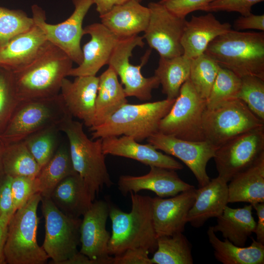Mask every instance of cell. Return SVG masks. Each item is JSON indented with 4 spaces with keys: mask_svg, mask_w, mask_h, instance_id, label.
I'll return each mask as SVG.
<instances>
[{
    "mask_svg": "<svg viewBox=\"0 0 264 264\" xmlns=\"http://www.w3.org/2000/svg\"><path fill=\"white\" fill-rule=\"evenodd\" d=\"M73 63L63 51L47 41L33 59L11 70L19 102L59 94L62 81L68 76Z\"/></svg>",
    "mask_w": 264,
    "mask_h": 264,
    "instance_id": "obj_1",
    "label": "cell"
},
{
    "mask_svg": "<svg viewBox=\"0 0 264 264\" xmlns=\"http://www.w3.org/2000/svg\"><path fill=\"white\" fill-rule=\"evenodd\" d=\"M132 208L124 212L109 203L111 234L108 244L110 256L120 254L129 248L143 247L150 253L157 248V239L152 214V198L130 193Z\"/></svg>",
    "mask_w": 264,
    "mask_h": 264,
    "instance_id": "obj_2",
    "label": "cell"
},
{
    "mask_svg": "<svg viewBox=\"0 0 264 264\" xmlns=\"http://www.w3.org/2000/svg\"><path fill=\"white\" fill-rule=\"evenodd\" d=\"M221 67L240 77L253 75L264 79V33L233 29L216 37L204 52Z\"/></svg>",
    "mask_w": 264,
    "mask_h": 264,
    "instance_id": "obj_3",
    "label": "cell"
},
{
    "mask_svg": "<svg viewBox=\"0 0 264 264\" xmlns=\"http://www.w3.org/2000/svg\"><path fill=\"white\" fill-rule=\"evenodd\" d=\"M59 128L67 138L73 168L86 183L94 200L102 188L113 185L105 162L102 139L88 138L83 130V124L74 120L71 115L66 117Z\"/></svg>",
    "mask_w": 264,
    "mask_h": 264,
    "instance_id": "obj_4",
    "label": "cell"
},
{
    "mask_svg": "<svg viewBox=\"0 0 264 264\" xmlns=\"http://www.w3.org/2000/svg\"><path fill=\"white\" fill-rule=\"evenodd\" d=\"M175 100L125 104L105 122L89 128L92 139L126 135L137 142L147 139L158 132L160 120L169 112Z\"/></svg>",
    "mask_w": 264,
    "mask_h": 264,
    "instance_id": "obj_5",
    "label": "cell"
},
{
    "mask_svg": "<svg viewBox=\"0 0 264 264\" xmlns=\"http://www.w3.org/2000/svg\"><path fill=\"white\" fill-rule=\"evenodd\" d=\"M42 196L34 194L10 218L4 246L6 264H44L48 256L37 241V208Z\"/></svg>",
    "mask_w": 264,
    "mask_h": 264,
    "instance_id": "obj_6",
    "label": "cell"
},
{
    "mask_svg": "<svg viewBox=\"0 0 264 264\" xmlns=\"http://www.w3.org/2000/svg\"><path fill=\"white\" fill-rule=\"evenodd\" d=\"M69 115L60 93L51 97L20 101L0 139L5 144L22 141L39 131L59 125Z\"/></svg>",
    "mask_w": 264,
    "mask_h": 264,
    "instance_id": "obj_7",
    "label": "cell"
},
{
    "mask_svg": "<svg viewBox=\"0 0 264 264\" xmlns=\"http://www.w3.org/2000/svg\"><path fill=\"white\" fill-rule=\"evenodd\" d=\"M205 140L216 148L232 138L264 126L241 100L235 98L211 108H206L202 118Z\"/></svg>",
    "mask_w": 264,
    "mask_h": 264,
    "instance_id": "obj_8",
    "label": "cell"
},
{
    "mask_svg": "<svg viewBox=\"0 0 264 264\" xmlns=\"http://www.w3.org/2000/svg\"><path fill=\"white\" fill-rule=\"evenodd\" d=\"M206 100L197 93L188 79L169 112L160 121L158 132L190 141L205 140L202 118Z\"/></svg>",
    "mask_w": 264,
    "mask_h": 264,
    "instance_id": "obj_9",
    "label": "cell"
},
{
    "mask_svg": "<svg viewBox=\"0 0 264 264\" xmlns=\"http://www.w3.org/2000/svg\"><path fill=\"white\" fill-rule=\"evenodd\" d=\"M41 201L45 219L42 247L51 259L50 264H61L79 251L82 219L63 213L49 197H42Z\"/></svg>",
    "mask_w": 264,
    "mask_h": 264,
    "instance_id": "obj_10",
    "label": "cell"
},
{
    "mask_svg": "<svg viewBox=\"0 0 264 264\" xmlns=\"http://www.w3.org/2000/svg\"><path fill=\"white\" fill-rule=\"evenodd\" d=\"M143 37L135 35L120 39L115 47L108 65L111 66L120 78L121 84L124 86L126 97H134L141 101H148L152 97V91L160 85L158 78L154 75L144 77L142 67L146 64L151 50H148L139 65L130 63L132 51L137 46L143 47L145 43Z\"/></svg>",
    "mask_w": 264,
    "mask_h": 264,
    "instance_id": "obj_11",
    "label": "cell"
},
{
    "mask_svg": "<svg viewBox=\"0 0 264 264\" xmlns=\"http://www.w3.org/2000/svg\"><path fill=\"white\" fill-rule=\"evenodd\" d=\"M74 10L65 21L57 24L46 22L44 11L38 5L31 7L34 23L44 32L47 40L63 51L72 61L79 65L83 60L81 41L84 35V19L92 0H72Z\"/></svg>",
    "mask_w": 264,
    "mask_h": 264,
    "instance_id": "obj_12",
    "label": "cell"
},
{
    "mask_svg": "<svg viewBox=\"0 0 264 264\" xmlns=\"http://www.w3.org/2000/svg\"><path fill=\"white\" fill-rule=\"evenodd\" d=\"M264 154V126L238 135L217 148L213 158L218 176L228 182Z\"/></svg>",
    "mask_w": 264,
    "mask_h": 264,
    "instance_id": "obj_13",
    "label": "cell"
},
{
    "mask_svg": "<svg viewBox=\"0 0 264 264\" xmlns=\"http://www.w3.org/2000/svg\"><path fill=\"white\" fill-rule=\"evenodd\" d=\"M150 16L143 38L160 57L170 58L183 54L181 44L185 18L179 17L159 2L148 4Z\"/></svg>",
    "mask_w": 264,
    "mask_h": 264,
    "instance_id": "obj_14",
    "label": "cell"
},
{
    "mask_svg": "<svg viewBox=\"0 0 264 264\" xmlns=\"http://www.w3.org/2000/svg\"><path fill=\"white\" fill-rule=\"evenodd\" d=\"M147 141L157 150L182 161L194 174L198 187L210 181L206 166L217 148L207 140H186L158 132L149 137Z\"/></svg>",
    "mask_w": 264,
    "mask_h": 264,
    "instance_id": "obj_15",
    "label": "cell"
},
{
    "mask_svg": "<svg viewBox=\"0 0 264 264\" xmlns=\"http://www.w3.org/2000/svg\"><path fill=\"white\" fill-rule=\"evenodd\" d=\"M83 217L79 252L97 261L98 264H111L112 256L108 252L110 234L106 229L109 217V202L103 200L93 201Z\"/></svg>",
    "mask_w": 264,
    "mask_h": 264,
    "instance_id": "obj_16",
    "label": "cell"
},
{
    "mask_svg": "<svg viewBox=\"0 0 264 264\" xmlns=\"http://www.w3.org/2000/svg\"><path fill=\"white\" fill-rule=\"evenodd\" d=\"M196 195V189L194 188L169 198H152L153 218L157 237L184 232Z\"/></svg>",
    "mask_w": 264,
    "mask_h": 264,
    "instance_id": "obj_17",
    "label": "cell"
},
{
    "mask_svg": "<svg viewBox=\"0 0 264 264\" xmlns=\"http://www.w3.org/2000/svg\"><path fill=\"white\" fill-rule=\"evenodd\" d=\"M84 35L90 40L82 49L83 60L68 73L70 76H95L100 69L108 65L120 38L101 23H94L83 28Z\"/></svg>",
    "mask_w": 264,
    "mask_h": 264,
    "instance_id": "obj_18",
    "label": "cell"
},
{
    "mask_svg": "<svg viewBox=\"0 0 264 264\" xmlns=\"http://www.w3.org/2000/svg\"><path fill=\"white\" fill-rule=\"evenodd\" d=\"M150 171L140 176L122 175L118 181V189L126 196L128 193H137L147 190L158 197L167 198L176 196L195 187L182 180L176 170L151 166Z\"/></svg>",
    "mask_w": 264,
    "mask_h": 264,
    "instance_id": "obj_19",
    "label": "cell"
},
{
    "mask_svg": "<svg viewBox=\"0 0 264 264\" xmlns=\"http://www.w3.org/2000/svg\"><path fill=\"white\" fill-rule=\"evenodd\" d=\"M105 155L122 156L138 161L146 165L174 170L183 166L172 156L158 151L150 143L142 144L132 137L126 135L108 136L102 138Z\"/></svg>",
    "mask_w": 264,
    "mask_h": 264,
    "instance_id": "obj_20",
    "label": "cell"
},
{
    "mask_svg": "<svg viewBox=\"0 0 264 264\" xmlns=\"http://www.w3.org/2000/svg\"><path fill=\"white\" fill-rule=\"evenodd\" d=\"M98 84L96 75L79 76L73 81L64 78L61 87L60 94L69 113L89 128L92 125Z\"/></svg>",
    "mask_w": 264,
    "mask_h": 264,
    "instance_id": "obj_21",
    "label": "cell"
},
{
    "mask_svg": "<svg viewBox=\"0 0 264 264\" xmlns=\"http://www.w3.org/2000/svg\"><path fill=\"white\" fill-rule=\"evenodd\" d=\"M230 29L229 23L221 22L211 12L199 16L193 15L185 22L181 39L183 55L192 59L204 53L213 40Z\"/></svg>",
    "mask_w": 264,
    "mask_h": 264,
    "instance_id": "obj_22",
    "label": "cell"
},
{
    "mask_svg": "<svg viewBox=\"0 0 264 264\" xmlns=\"http://www.w3.org/2000/svg\"><path fill=\"white\" fill-rule=\"evenodd\" d=\"M228 203V182L218 176L196 189L195 200L187 217L188 222L194 227H201L210 218L221 215Z\"/></svg>",
    "mask_w": 264,
    "mask_h": 264,
    "instance_id": "obj_23",
    "label": "cell"
},
{
    "mask_svg": "<svg viewBox=\"0 0 264 264\" xmlns=\"http://www.w3.org/2000/svg\"><path fill=\"white\" fill-rule=\"evenodd\" d=\"M150 16L148 7L129 0L99 16L101 23L120 39L129 38L146 29Z\"/></svg>",
    "mask_w": 264,
    "mask_h": 264,
    "instance_id": "obj_24",
    "label": "cell"
},
{
    "mask_svg": "<svg viewBox=\"0 0 264 264\" xmlns=\"http://www.w3.org/2000/svg\"><path fill=\"white\" fill-rule=\"evenodd\" d=\"M49 198L63 213L74 218L83 216L94 201L86 183L77 172L60 181Z\"/></svg>",
    "mask_w": 264,
    "mask_h": 264,
    "instance_id": "obj_25",
    "label": "cell"
},
{
    "mask_svg": "<svg viewBox=\"0 0 264 264\" xmlns=\"http://www.w3.org/2000/svg\"><path fill=\"white\" fill-rule=\"evenodd\" d=\"M47 41L43 31L35 24L0 48V66L10 70L22 66L35 58Z\"/></svg>",
    "mask_w": 264,
    "mask_h": 264,
    "instance_id": "obj_26",
    "label": "cell"
},
{
    "mask_svg": "<svg viewBox=\"0 0 264 264\" xmlns=\"http://www.w3.org/2000/svg\"><path fill=\"white\" fill-rule=\"evenodd\" d=\"M229 182L228 203L264 202V154Z\"/></svg>",
    "mask_w": 264,
    "mask_h": 264,
    "instance_id": "obj_27",
    "label": "cell"
},
{
    "mask_svg": "<svg viewBox=\"0 0 264 264\" xmlns=\"http://www.w3.org/2000/svg\"><path fill=\"white\" fill-rule=\"evenodd\" d=\"M118 75L110 66L99 77L95 112L91 127L105 122L115 112L128 103Z\"/></svg>",
    "mask_w": 264,
    "mask_h": 264,
    "instance_id": "obj_28",
    "label": "cell"
},
{
    "mask_svg": "<svg viewBox=\"0 0 264 264\" xmlns=\"http://www.w3.org/2000/svg\"><path fill=\"white\" fill-rule=\"evenodd\" d=\"M252 209L250 204L238 208L226 206L221 215L217 218V224L213 226L214 231L220 232L224 239L235 245L244 246L256 227Z\"/></svg>",
    "mask_w": 264,
    "mask_h": 264,
    "instance_id": "obj_29",
    "label": "cell"
},
{
    "mask_svg": "<svg viewBox=\"0 0 264 264\" xmlns=\"http://www.w3.org/2000/svg\"><path fill=\"white\" fill-rule=\"evenodd\" d=\"M209 242L215 258L223 264H264V244L252 238L247 246L235 245L228 239L221 241L217 236L213 226L207 230Z\"/></svg>",
    "mask_w": 264,
    "mask_h": 264,
    "instance_id": "obj_30",
    "label": "cell"
},
{
    "mask_svg": "<svg viewBox=\"0 0 264 264\" xmlns=\"http://www.w3.org/2000/svg\"><path fill=\"white\" fill-rule=\"evenodd\" d=\"M75 171L71 161L68 145H59L50 160L41 168L36 177L38 193L43 197H50L58 184Z\"/></svg>",
    "mask_w": 264,
    "mask_h": 264,
    "instance_id": "obj_31",
    "label": "cell"
},
{
    "mask_svg": "<svg viewBox=\"0 0 264 264\" xmlns=\"http://www.w3.org/2000/svg\"><path fill=\"white\" fill-rule=\"evenodd\" d=\"M191 59L183 55L170 58L160 57L154 71L167 99H176L182 85L189 79Z\"/></svg>",
    "mask_w": 264,
    "mask_h": 264,
    "instance_id": "obj_32",
    "label": "cell"
},
{
    "mask_svg": "<svg viewBox=\"0 0 264 264\" xmlns=\"http://www.w3.org/2000/svg\"><path fill=\"white\" fill-rule=\"evenodd\" d=\"M2 164L4 174L12 177L36 178L41 170L23 140L5 144Z\"/></svg>",
    "mask_w": 264,
    "mask_h": 264,
    "instance_id": "obj_33",
    "label": "cell"
},
{
    "mask_svg": "<svg viewBox=\"0 0 264 264\" xmlns=\"http://www.w3.org/2000/svg\"><path fill=\"white\" fill-rule=\"evenodd\" d=\"M152 264H193L192 245L183 233L157 237Z\"/></svg>",
    "mask_w": 264,
    "mask_h": 264,
    "instance_id": "obj_34",
    "label": "cell"
},
{
    "mask_svg": "<svg viewBox=\"0 0 264 264\" xmlns=\"http://www.w3.org/2000/svg\"><path fill=\"white\" fill-rule=\"evenodd\" d=\"M60 132L59 125H54L34 132L23 140L41 169L57 151Z\"/></svg>",
    "mask_w": 264,
    "mask_h": 264,
    "instance_id": "obj_35",
    "label": "cell"
},
{
    "mask_svg": "<svg viewBox=\"0 0 264 264\" xmlns=\"http://www.w3.org/2000/svg\"><path fill=\"white\" fill-rule=\"evenodd\" d=\"M220 66L203 53L191 59L189 79L198 95L206 100Z\"/></svg>",
    "mask_w": 264,
    "mask_h": 264,
    "instance_id": "obj_36",
    "label": "cell"
},
{
    "mask_svg": "<svg viewBox=\"0 0 264 264\" xmlns=\"http://www.w3.org/2000/svg\"><path fill=\"white\" fill-rule=\"evenodd\" d=\"M241 82V77L232 71L220 66L206 100V108L211 109L228 100L237 98Z\"/></svg>",
    "mask_w": 264,
    "mask_h": 264,
    "instance_id": "obj_37",
    "label": "cell"
},
{
    "mask_svg": "<svg viewBox=\"0 0 264 264\" xmlns=\"http://www.w3.org/2000/svg\"><path fill=\"white\" fill-rule=\"evenodd\" d=\"M34 24L33 18L23 11L0 6V48Z\"/></svg>",
    "mask_w": 264,
    "mask_h": 264,
    "instance_id": "obj_38",
    "label": "cell"
},
{
    "mask_svg": "<svg viewBox=\"0 0 264 264\" xmlns=\"http://www.w3.org/2000/svg\"><path fill=\"white\" fill-rule=\"evenodd\" d=\"M237 98L242 100L250 110L264 121V79L253 75L241 77Z\"/></svg>",
    "mask_w": 264,
    "mask_h": 264,
    "instance_id": "obj_39",
    "label": "cell"
},
{
    "mask_svg": "<svg viewBox=\"0 0 264 264\" xmlns=\"http://www.w3.org/2000/svg\"><path fill=\"white\" fill-rule=\"evenodd\" d=\"M19 102L15 92L11 71L0 66V135Z\"/></svg>",
    "mask_w": 264,
    "mask_h": 264,
    "instance_id": "obj_40",
    "label": "cell"
},
{
    "mask_svg": "<svg viewBox=\"0 0 264 264\" xmlns=\"http://www.w3.org/2000/svg\"><path fill=\"white\" fill-rule=\"evenodd\" d=\"M11 190L15 211L22 207L38 193L36 178L24 176L12 177Z\"/></svg>",
    "mask_w": 264,
    "mask_h": 264,
    "instance_id": "obj_41",
    "label": "cell"
},
{
    "mask_svg": "<svg viewBox=\"0 0 264 264\" xmlns=\"http://www.w3.org/2000/svg\"><path fill=\"white\" fill-rule=\"evenodd\" d=\"M264 0H215L208 4L203 11L235 12L241 16H246L251 13L252 7Z\"/></svg>",
    "mask_w": 264,
    "mask_h": 264,
    "instance_id": "obj_42",
    "label": "cell"
},
{
    "mask_svg": "<svg viewBox=\"0 0 264 264\" xmlns=\"http://www.w3.org/2000/svg\"><path fill=\"white\" fill-rule=\"evenodd\" d=\"M215 0H160L158 1L170 12L183 18L191 12L204 11V8Z\"/></svg>",
    "mask_w": 264,
    "mask_h": 264,
    "instance_id": "obj_43",
    "label": "cell"
},
{
    "mask_svg": "<svg viewBox=\"0 0 264 264\" xmlns=\"http://www.w3.org/2000/svg\"><path fill=\"white\" fill-rule=\"evenodd\" d=\"M149 251L143 247L129 248L112 257L111 264H152Z\"/></svg>",
    "mask_w": 264,
    "mask_h": 264,
    "instance_id": "obj_44",
    "label": "cell"
},
{
    "mask_svg": "<svg viewBox=\"0 0 264 264\" xmlns=\"http://www.w3.org/2000/svg\"><path fill=\"white\" fill-rule=\"evenodd\" d=\"M12 177L3 174L0 176V216L11 218L15 212L11 190Z\"/></svg>",
    "mask_w": 264,
    "mask_h": 264,
    "instance_id": "obj_45",
    "label": "cell"
},
{
    "mask_svg": "<svg viewBox=\"0 0 264 264\" xmlns=\"http://www.w3.org/2000/svg\"><path fill=\"white\" fill-rule=\"evenodd\" d=\"M234 30L256 29L264 31V15H255L252 13L246 16H241L234 22Z\"/></svg>",
    "mask_w": 264,
    "mask_h": 264,
    "instance_id": "obj_46",
    "label": "cell"
},
{
    "mask_svg": "<svg viewBox=\"0 0 264 264\" xmlns=\"http://www.w3.org/2000/svg\"><path fill=\"white\" fill-rule=\"evenodd\" d=\"M252 205L258 217L254 232L256 236V240L264 244V202L257 203Z\"/></svg>",
    "mask_w": 264,
    "mask_h": 264,
    "instance_id": "obj_47",
    "label": "cell"
},
{
    "mask_svg": "<svg viewBox=\"0 0 264 264\" xmlns=\"http://www.w3.org/2000/svg\"><path fill=\"white\" fill-rule=\"evenodd\" d=\"M10 219L8 217L0 216V264H6L4 250Z\"/></svg>",
    "mask_w": 264,
    "mask_h": 264,
    "instance_id": "obj_48",
    "label": "cell"
},
{
    "mask_svg": "<svg viewBox=\"0 0 264 264\" xmlns=\"http://www.w3.org/2000/svg\"><path fill=\"white\" fill-rule=\"evenodd\" d=\"M96 5V10L99 16L110 11L114 7L121 5L129 0H92Z\"/></svg>",
    "mask_w": 264,
    "mask_h": 264,
    "instance_id": "obj_49",
    "label": "cell"
},
{
    "mask_svg": "<svg viewBox=\"0 0 264 264\" xmlns=\"http://www.w3.org/2000/svg\"><path fill=\"white\" fill-rule=\"evenodd\" d=\"M61 264H98L97 262L90 259L79 251Z\"/></svg>",
    "mask_w": 264,
    "mask_h": 264,
    "instance_id": "obj_50",
    "label": "cell"
},
{
    "mask_svg": "<svg viewBox=\"0 0 264 264\" xmlns=\"http://www.w3.org/2000/svg\"><path fill=\"white\" fill-rule=\"evenodd\" d=\"M4 147L5 144L0 139V176L4 174L2 168V156Z\"/></svg>",
    "mask_w": 264,
    "mask_h": 264,
    "instance_id": "obj_51",
    "label": "cell"
},
{
    "mask_svg": "<svg viewBox=\"0 0 264 264\" xmlns=\"http://www.w3.org/2000/svg\"><path fill=\"white\" fill-rule=\"evenodd\" d=\"M136 0L137 1H138V2H140L142 0Z\"/></svg>",
    "mask_w": 264,
    "mask_h": 264,
    "instance_id": "obj_52",
    "label": "cell"
}]
</instances>
